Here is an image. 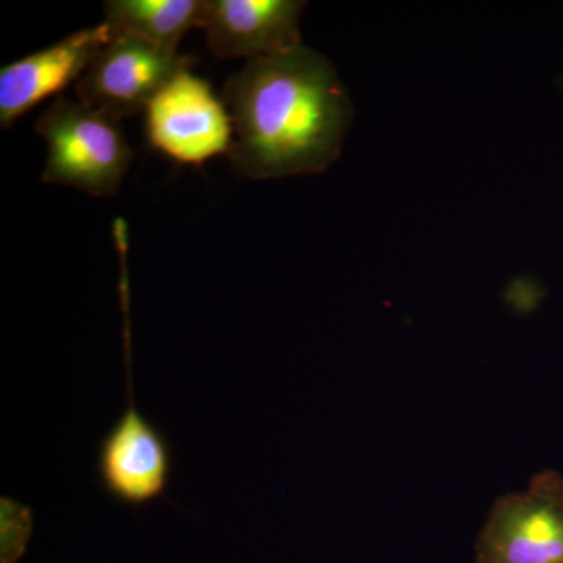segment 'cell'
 I'll return each instance as SVG.
<instances>
[{
    "label": "cell",
    "instance_id": "6da1fadb",
    "mask_svg": "<svg viewBox=\"0 0 563 563\" xmlns=\"http://www.w3.org/2000/svg\"><path fill=\"white\" fill-rule=\"evenodd\" d=\"M229 161L254 180L312 176L342 154L354 109L332 63L310 47L247 62L225 81Z\"/></svg>",
    "mask_w": 563,
    "mask_h": 563
},
{
    "label": "cell",
    "instance_id": "7a4b0ae2",
    "mask_svg": "<svg viewBox=\"0 0 563 563\" xmlns=\"http://www.w3.org/2000/svg\"><path fill=\"white\" fill-rule=\"evenodd\" d=\"M35 129L47 144L44 184L66 185L95 198L118 195L133 161L120 120L60 95Z\"/></svg>",
    "mask_w": 563,
    "mask_h": 563
},
{
    "label": "cell",
    "instance_id": "3957f363",
    "mask_svg": "<svg viewBox=\"0 0 563 563\" xmlns=\"http://www.w3.org/2000/svg\"><path fill=\"white\" fill-rule=\"evenodd\" d=\"M476 563H563V477L536 474L528 490L493 504L477 537Z\"/></svg>",
    "mask_w": 563,
    "mask_h": 563
},
{
    "label": "cell",
    "instance_id": "277c9868",
    "mask_svg": "<svg viewBox=\"0 0 563 563\" xmlns=\"http://www.w3.org/2000/svg\"><path fill=\"white\" fill-rule=\"evenodd\" d=\"M192 65L190 55L162 49L128 33H114L77 81V101L120 121L135 117Z\"/></svg>",
    "mask_w": 563,
    "mask_h": 563
},
{
    "label": "cell",
    "instance_id": "5b68a950",
    "mask_svg": "<svg viewBox=\"0 0 563 563\" xmlns=\"http://www.w3.org/2000/svg\"><path fill=\"white\" fill-rule=\"evenodd\" d=\"M146 136L154 150L185 165L229 154L233 131L224 102L191 69L174 77L150 103Z\"/></svg>",
    "mask_w": 563,
    "mask_h": 563
},
{
    "label": "cell",
    "instance_id": "8992f818",
    "mask_svg": "<svg viewBox=\"0 0 563 563\" xmlns=\"http://www.w3.org/2000/svg\"><path fill=\"white\" fill-rule=\"evenodd\" d=\"M99 484L114 501L141 507L168 492L174 448L165 432L144 417L133 399L99 444Z\"/></svg>",
    "mask_w": 563,
    "mask_h": 563
},
{
    "label": "cell",
    "instance_id": "52a82bcc",
    "mask_svg": "<svg viewBox=\"0 0 563 563\" xmlns=\"http://www.w3.org/2000/svg\"><path fill=\"white\" fill-rule=\"evenodd\" d=\"M303 0H203L201 29L220 58L272 57L301 46Z\"/></svg>",
    "mask_w": 563,
    "mask_h": 563
},
{
    "label": "cell",
    "instance_id": "ba28073f",
    "mask_svg": "<svg viewBox=\"0 0 563 563\" xmlns=\"http://www.w3.org/2000/svg\"><path fill=\"white\" fill-rule=\"evenodd\" d=\"M113 35V29L103 21L3 66L0 70V128L3 131L13 128L14 122L44 99L58 95L74 81L77 84Z\"/></svg>",
    "mask_w": 563,
    "mask_h": 563
},
{
    "label": "cell",
    "instance_id": "9c48e42d",
    "mask_svg": "<svg viewBox=\"0 0 563 563\" xmlns=\"http://www.w3.org/2000/svg\"><path fill=\"white\" fill-rule=\"evenodd\" d=\"M106 22L114 33H128L177 51L185 33L201 29L203 0H109L103 3Z\"/></svg>",
    "mask_w": 563,
    "mask_h": 563
}]
</instances>
